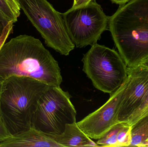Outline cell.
I'll return each instance as SVG.
<instances>
[{
  "mask_svg": "<svg viewBox=\"0 0 148 147\" xmlns=\"http://www.w3.org/2000/svg\"><path fill=\"white\" fill-rule=\"evenodd\" d=\"M29 77L49 85L60 86L62 82L58 62L41 41L30 35H20L0 49V77Z\"/></svg>",
  "mask_w": 148,
  "mask_h": 147,
  "instance_id": "6da1fadb",
  "label": "cell"
},
{
  "mask_svg": "<svg viewBox=\"0 0 148 147\" xmlns=\"http://www.w3.org/2000/svg\"><path fill=\"white\" fill-rule=\"evenodd\" d=\"M109 29L128 68L148 58V0H131L109 17Z\"/></svg>",
  "mask_w": 148,
  "mask_h": 147,
  "instance_id": "7a4b0ae2",
  "label": "cell"
},
{
  "mask_svg": "<svg viewBox=\"0 0 148 147\" xmlns=\"http://www.w3.org/2000/svg\"><path fill=\"white\" fill-rule=\"evenodd\" d=\"M49 85L29 77L4 79L0 101V117L12 135L32 127L38 100Z\"/></svg>",
  "mask_w": 148,
  "mask_h": 147,
  "instance_id": "3957f363",
  "label": "cell"
},
{
  "mask_svg": "<svg viewBox=\"0 0 148 147\" xmlns=\"http://www.w3.org/2000/svg\"><path fill=\"white\" fill-rule=\"evenodd\" d=\"M83 71L94 87L112 95L124 83L128 68L119 53L114 49L96 44L84 55Z\"/></svg>",
  "mask_w": 148,
  "mask_h": 147,
  "instance_id": "277c9868",
  "label": "cell"
},
{
  "mask_svg": "<svg viewBox=\"0 0 148 147\" xmlns=\"http://www.w3.org/2000/svg\"><path fill=\"white\" fill-rule=\"evenodd\" d=\"M46 45L62 55L68 56L75 45L68 34L62 14L47 0H17Z\"/></svg>",
  "mask_w": 148,
  "mask_h": 147,
  "instance_id": "5b68a950",
  "label": "cell"
},
{
  "mask_svg": "<svg viewBox=\"0 0 148 147\" xmlns=\"http://www.w3.org/2000/svg\"><path fill=\"white\" fill-rule=\"evenodd\" d=\"M71 97L60 86L49 85L38 100L32 127L47 134L62 133L66 124L76 122V111Z\"/></svg>",
  "mask_w": 148,
  "mask_h": 147,
  "instance_id": "8992f818",
  "label": "cell"
},
{
  "mask_svg": "<svg viewBox=\"0 0 148 147\" xmlns=\"http://www.w3.org/2000/svg\"><path fill=\"white\" fill-rule=\"evenodd\" d=\"M62 14L69 38L78 48L97 43L108 27L109 17L95 1L83 7L71 8Z\"/></svg>",
  "mask_w": 148,
  "mask_h": 147,
  "instance_id": "52a82bcc",
  "label": "cell"
},
{
  "mask_svg": "<svg viewBox=\"0 0 148 147\" xmlns=\"http://www.w3.org/2000/svg\"><path fill=\"white\" fill-rule=\"evenodd\" d=\"M128 82V76L122 85L110 95L109 100L103 106L77 123L79 128L90 139H100L113 125L119 123L118 111Z\"/></svg>",
  "mask_w": 148,
  "mask_h": 147,
  "instance_id": "ba28073f",
  "label": "cell"
},
{
  "mask_svg": "<svg viewBox=\"0 0 148 147\" xmlns=\"http://www.w3.org/2000/svg\"><path fill=\"white\" fill-rule=\"evenodd\" d=\"M128 83L118 111V122H127L148 93V68L141 65L128 68Z\"/></svg>",
  "mask_w": 148,
  "mask_h": 147,
  "instance_id": "9c48e42d",
  "label": "cell"
},
{
  "mask_svg": "<svg viewBox=\"0 0 148 147\" xmlns=\"http://www.w3.org/2000/svg\"><path fill=\"white\" fill-rule=\"evenodd\" d=\"M0 147H63L47 135L34 128L13 135L0 142Z\"/></svg>",
  "mask_w": 148,
  "mask_h": 147,
  "instance_id": "30bf717a",
  "label": "cell"
},
{
  "mask_svg": "<svg viewBox=\"0 0 148 147\" xmlns=\"http://www.w3.org/2000/svg\"><path fill=\"white\" fill-rule=\"evenodd\" d=\"M46 134L63 147H98L79 128L77 122L66 124L65 130L61 134Z\"/></svg>",
  "mask_w": 148,
  "mask_h": 147,
  "instance_id": "8fae6325",
  "label": "cell"
},
{
  "mask_svg": "<svg viewBox=\"0 0 148 147\" xmlns=\"http://www.w3.org/2000/svg\"><path fill=\"white\" fill-rule=\"evenodd\" d=\"M131 142L130 146L147 147L148 142V115L131 126Z\"/></svg>",
  "mask_w": 148,
  "mask_h": 147,
  "instance_id": "7c38bea8",
  "label": "cell"
},
{
  "mask_svg": "<svg viewBox=\"0 0 148 147\" xmlns=\"http://www.w3.org/2000/svg\"><path fill=\"white\" fill-rule=\"evenodd\" d=\"M123 122H119L113 125L96 143L98 147H118L117 136Z\"/></svg>",
  "mask_w": 148,
  "mask_h": 147,
  "instance_id": "4fadbf2b",
  "label": "cell"
},
{
  "mask_svg": "<svg viewBox=\"0 0 148 147\" xmlns=\"http://www.w3.org/2000/svg\"><path fill=\"white\" fill-rule=\"evenodd\" d=\"M131 126L123 122L117 136L118 147L130 146L131 142Z\"/></svg>",
  "mask_w": 148,
  "mask_h": 147,
  "instance_id": "5bb4252c",
  "label": "cell"
},
{
  "mask_svg": "<svg viewBox=\"0 0 148 147\" xmlns=\"http://www.w3.org/2000/svg\"><path fill=\"white\" fill-rule=\"evenodd\" d=\"M148 115V93L140 107L134 111L131 116L127 123L132 126L137 121Z\"/></svg>",
  "mask_w": 148,
  "mask_h": 147,
  "instance_id": "9a60e30c",
  "label": "cell"
},
{
  "mask_svg": "<svg viewBox=\"0 0 148 147\" xmlns=\"http://www.w3.org/2000/svg\"><path fill=\"white\" fill-rule=\"evenodd\" d=\"M0 11L12 22L17 21L18 16L7 0H0Z\"/></svg>",
  "mask_w": 148,
  "mask_h": 147,
  "instance_id": "2e32d148",
  "label": "cell"
},
{
  "mask_svg": "<svg viewBox=\"0 0 148 147\" xmlns=\"http://www.w3.org/2000/svg\"><path fill=\"white\" fill-rule=\"evenodd\" d=\"M14 23V22H10L6 26L2 35L0 37V49L6 42V41L7 40L8 36L12 33Z\"/></svg>",
  "mask_w": 148,
  "mask_h": 147,
  "instance_id": "e0dca14e",
  "label": "cell"
},
{
  "mask_svg": "<svg viewBox=\"0 0 148 147\" xmlns=\"http://www.w3.org/2000/svg\"><path fill=\"white\" fill-rule=\"evenodd\" d=\"M12 135L0 117V142L5 140Z\"/></svg>",
  "mask_w": 148,
  "mask_h": 147,
  "instance_id": "ac0fdd59",
  "label": "cell"
},
{
  "mask_svg": "<svg viewBox=\"0 0 148 147\" xmlns=\"http://www.w3.org/2000/svg\"><path fill=\"white\" fill-rule=\"evenodd\" d=\"M11 21L0 11V37L2 35L6 26Z\"/></svg>",
  "mask_w": 148,
  "mask_h": 147,
  "instance_id": "d6986e66",
  "label": "cell"
},
{
  "mask_svg": "<svg viewBox=\"0 0 148 147\" xmlns=\"http://www.w3.org/2000/svg\"><path fill=\"white\" fill-rule=\"evenodd\" d=\"M8 2L10 4L11 7L13 9V10L14 11L15 14L18 17H19L20 15V11H21V8L18 4L17 0H7Z\"/></svg>",
  "mask_w": 148,
  "mask_h": 147,
  "instance_id": "ffe728a7",
  "label": "cell"
},
{
  "mask_svg": "<svg viewBox=\"0 0 148 147\" xmlns=\"http://www.w3.org/2000/svg\"><path fill=\"white\" fill-rule=\"evenodd\" d=\"M95 0H74L72 8H77L87 5L90 2Z\"/></svg>",
  "mask_w": 148,
  "mask_h": 147,
  "instance_id": "44dd1931",
  "label": "cell"
},
{
  "mask_svg": "<svg viewBox=\"0 0 148 147\" xmlns=\"http://www.w3.org/2000/svg\"><path fill=\"white\" fill-rule=\"evenodd\" d=\"M113 3L122 5L129 2L131 0H110Z\"/></svg>",
  "mask_w": 148,
  "mask_h": 147,
  "instance_id": "7402d4cb",
  "label": "cell"
},
{
  "mask_svg": "<svg viewBox=\"0 0 148 147\" xmlns=\"http://www.w3.org/2000/svg\"><path fill=\"white\" fill-rule=\"evenodd\" d=\"M4 79L0 77V101H1V95L2 91L3 86V82Z\"/></svg>",
  "mask_w": 148,
  "mask_h": 147,
  "instance_id": "603a6c76",
  "label": "cell"
},
{
  "mask_svg": "<svg viewBox=\"0 0 148 147\" xmlns=\"http://www.w3.org/2000/svg\"><path fill=\"white\" fill-rule=\"evenodd\" d=\"M140 65H141L148 68V58L142 62Z\"/></svg>",
  "mask_w": 148,
  "mask_h": 147,
  "instance_id": "cb8c5ba5",
  "label": "cell"
},
{
  "mask_svg": "<svg viewBox=\"0 0 148 147\" xmlns=\"http://www.w3.org/2000/svg\"><path fill=\"white\" fill-rule=\"evenodd\" d=\"M147 147H148V142L147 146Z\"/></svg>",
  "mask_w": 148,
  "mask_h": 147,
  "instance_id": "d4e9b609",
  "label": "cell"
}]
</instances>
